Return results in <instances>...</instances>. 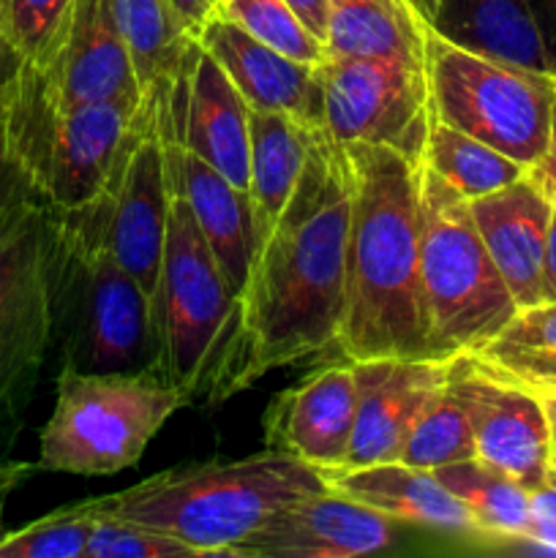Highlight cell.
<instances>
[{
	"instance_id": "6da1fadb",
	"label": "cell",
	"mask_w": 556,
	"mask_h": 558,
	"mask_svg": "<svg viewBox=\"0 0 556 558\" xmlns=\"http://www.w3.org/2000/svg\"><path fill=\"white\" fill-rule=\"evenodd\" d=\"M352 174L343 145L316 131L283 216L256 245L240 292V392L278 368L336 352L347 289Z\"/></svg>"
},
{
	"instance_id": "7a4b0ae2",
	"label": "cell",
	"mask_w": 556,
	"mask_h": 558,
	"mask_svg": "<svg viewBox=\"0 0 556 558\" xmlns=\"http://www.w3.org/2000/svg\"><path fill=\"white\" fill-rule=\"evenodd\" d=\"M352 174L336 357H431L420 289V169L382 145H343Z\"/></svg>"
},
{
	"instance_id": "3957f363",
	"label": "cell",
	"mask_w": 556,
	"mask_h": 558,
	"mask_svg": "<svg viewBox=\"0 0 556 558\" xmlns=\"http://www.w3.org/2000/svg\"><path fill=\"white\" fill-rule=\"evenodd\" d=\"M167 172V240H164L158 287L150 303L153 332H156V374L169 385L180 387L191 403H223L240 392L238 381L243 368L240 300L196 227L169 147Z\"/></svg>"
},
{
	"instance_id": "277c9868",
	"label": "cell",
	"mask_w": 556,
	"mask_h": 558,
	"mask_svg": "<svg viewBox=\"0 0 556 558\" xmlns=\"http://www.w3.org/2000/svg\"><path fill=\"white\" fill-rule=\"evenodd\" d=\"M322 472L265 447L232 461L164 469L118 494L90 499L96 510L180 539L196 556H223L289 501L325 490Z\"/></svg>"
},
{
	"instance_id": "5b68a950",
	"label": "cell",
	"mask_w": 556,
	"mask_h": 558,
	"mask_svg": "<svg viewBox=\"0 0 556 558\" xmlns=\"http://www.w3.org/2000/svg\"><path fill=\"white\" fill-rule=\"evenodd\" d=\"M52 341L76 374H156L150 298L107 245L82 238L52 207Z\"/></svg>"
},
{
	"instance_id": "8992f818",
	"label": "cell",
	"mask_w": 556,
	"mask_h": 558,
	"mask_svg": "<svg viewBox=\"0 0 556 558\" xmlns=\"http://www.w3.org/2000/svg\"><path fill=\"white\" fill-rule=\"evenodd\" d=\"M420 289L431 357L483 352L518 314L469 202L420 169Z\"/></svg>"
},
{
	"instance_id": "52a82bcc",
	"label": "cell",
	"mask_w": 556,
	"mask_h": 558,
	"mask_svg": "<svg viewBox=\"0 0 556 558\" xmlns=\"http://www.w3.org/2000/svg\"><path fill=\"white\" fill-rule=\"evenodd\" d=\"M191 398L158 374H76L60 368L55 409L38 436L41 472L112 477L136 466L147 445Z\"/></svg>"
},
{
	"instance_id": "ba28073f",
	"label": "cell",
	"mask_w": 556,
	"mask_h": 558,
	"mask_svg": "<svg viewBox=\"0 0 556 558\" xmlns=\"http://www.w3.org/2000/svg\"><path fill=\"white\" fill-rule=\"evenodd\" d=\"M140 104L136 96H118L58 109L31 63H22L20 74L0 93L11 145L44 199L58 210L87 205L104 189Z\"/></svg>"
},
{
	"instance_id": "9c48e42d",
	"label": "cell",
	"mask_w": 556,
	"mask_h": 558,
	"mask_svg": "<svg viewBox=\"0 0 556 558\" xmlns=\"http://www.w3.org/2000/svg\"><path fill=\"white\" fill-rule=\"evenodd\" d=\"M434 118L523 167H537L548 150L556 80L510 60L458 47L439 33L425 36Z\"/></svg>"
},
{
	"instance_id": "30bf717a",
	"label": "cell",
	"mask_w": 556,
	"mask_h": 558,
	"mask_svg": "<svg viewBox=\"0 0 556 558\" xmlns=\"http://www.w3.org/2000/svg\"><path fill=\"white\" fill-rule=\"evenodd\" d=\"M167 114L169 101L142 98L104 189L87 205L60 210L82 238L107 245L109 254L140 281L150 303L161 272L169 216Z\"/></svg>"
},
{
	"instance_id": "8fae6325",
	"label": "cell",
	"mask_w": 556,
	"mask_h": 558,
	"mask_svg": "<svg viewBox=\"0 0 556 558\" xmlns=\"http://www.w3.org/2000/svg\"><path fill=\"white\" fill-rule=\"evenodd\" d=\"M49 243V202H27L0 221V452L20 436L52 343Z\"/></svg>"
},
{
	"instance_id": "7c38bea8",
	"label": "cell",
	"mask_w": 556,
	"mask_h": 558,
	"mask_svg": "<svg viewBox=\"0 0 556 558\" xmlns=\"http://www.w3.org/2000/svg\"><path fill=\"white\" fill-rule=\"evenodd\" d=\"M322 131L338 145H382L423 163L434 107L425 69L390 58L319 63Z\"/></svg>"
},
{
	"instance_id": "4fadbf2b",
	"label": "cell",
	"mask_w": 556,
	"mask_h": 558,
	"mask_svg": "<svg viewBox=\"0 0 556 558\" xmlns=\"http://www.w3.org/2000/svg\"><path fill=\"white\" fill-rule=\"evenodd\" d=\"M447 381L467 412L474 458L510 474L523 488H545L554 439L543 398L478 352L452 354Z\"/></svg>"
},
{
	"instance_id": "5bb4252c",
	"label": "cell",
	"mask_w": 556,
	"mask_h": 558,
	"mask_svg": "<svg viewBox=\"0 0 556 558\" xmlns=\"http://www.w3.org/2000/svg\"><path fill=\"white\" fill-rule=\"evenodd\" d=\"M398 523L371 507L336 494L316 490L289 501L256 526L227 558H358L392 548Z\"/></svg>"
},
{
	"instance_id": "9a60e30c",
	"label": "cell",
	"mask_w": 556,
	"mask_h": 558,
	"mask_svg": "<svg viewBox=\"0 0 556 558\" xmlns=\"http://www.w3.org/2000/svg\"><path fill=\"white\" fill-rule=\"evenodd\" d=\"M354 365V436L347 466L398 461L409 430L445 387L450 357H371Z\"/></svg>"
},
{
	"instance_id": "2e32d148",
	"label": "cell",
	"mask_w": 556,
	"mask_h": 558,
	"mask_svg": "<svg viewBox=\"0 0 556 558\" xmlns=\"http://www.w3.org/2000/svg\"><path fill=\"white\" fill-rule=\"evenodd\" d=\"M265 447L316 472L347 466L354 436V365L336 357L278 392L262 417Z\"/></svg>"
},
{
	"instance_id": "e0dca14e",
	"label": "cell",
	"mask_w": 556,
	"mask_h": 558,
	"mask_svg": "<svg viewBox=\"0 0 556 558\" xmlns=\"http://www.w3.org/2000/svg\"><path fill=\"white\" fill-rule=\"evenodd\" d=\"M33 69L58 109L118 96L142 98L134 63L109 0H74L47 63Z\"/></svg>"
},
{
	"instance_id": "ac0fdd59",
	"label": "cell",
	"mask_w": 556,
	"mask_h": 558,
	"mask_svg": "<svg viewBox=\"0 0 556 558\" xmlns=\"http://www.w3.org/2000/svg\"><path fill=\"white\" fill-rule=\"evenodd\" d=\"M469 210L518 308L543 303V265L554 191L537 167L516 183L472 199Z\"/></svg>"
},
{
	"instance_id": "d6986e66",
	"label": "cell",
	"mask_w": 556,
	"mask_h": 558,
	"mask_svg": "<svg viewBox=\"0 0 556 558\" xmlns=\"http://www.w3.org/2000/svg\"><path fill=\"white\" fill-rule=\"evenodd\" d=\"M196 44L227 71L251 109L292 114L311 129H322L319 65L287 58L221 14L200 33Z\"/></svg>"
},
{
	"instance_id": "ffe728a7",
	"label": "cell",
	"mask_w": 556,
	"mask_h": 558,
	"mask_svg": "<svg viewBox=\"0 0 556 558\" xmlns=\"http://www.w3.org/2000/svg\"><path fill=\"white\" fill-rule=\"evenodd\" d=\"M178 134L185 150L218 169L229 183L249 191V104L200 44L191 52Z\"/></svg>"
},
{
	"instance_id": "44dd1931",
	"label": "cell",
	"mask_w": 556,
	"mask_h": 558,
	"mask_svg": "<svg viewBox=\"0 0 556 558\" xmlns=\"http://www.w3.org/2000/svg\"><path fill=\"white\" fill-rule=\"evenodd\" d=\"M178 120L180 107L169 104L167 147L174 158V167H178L180 185H183V194L189 199L207 248L213 251L223 278L240 298L256 251L249 191L229 183L218 169L185 150L178 134Z\"/></svg>"
},
{
	"instance_id": "7402d4cb",
	"label": "cell",
	"mask_w": 556,
	"mask_h": 558,
	"mask_svg": "<svg viewBox=\"0 0 556 558\" xmlns=\"http://www.w3.org/2000/svg\"><path fill=\"white\" fill-rule=\"evenodd\" d=\"M327 488L371 507L398 526L442 529L480 537L467 507L436 480L428 469L409 466L401 461L368 463V466L333 469L322 472Z\"/></svg>"
},
{
	"instance_id": "603a6c76",
	"label": "cell",
	"mask_w": 556,
	"mask_h": 558,
	"mask_svg": "<svg viewBox=\"0 0 556 558\" xmlns=\"http://www.w3.org/2000/svg\"><path fill=\"white\" fill-rule=\"evenodd\" d=\"M249 125V199L254 213L256 245H259L292 202L300 178L309 167L316 131L322 129H311L292 114L251 107Z\"/></svg>"
},
{
	"instance_id": "cb8c5ba5",
	"label": "cell",
	"mask_w": 556,
	"mask_h": 558,
	"mask_svg": "<svg viewBox=\"0 0 556 558\" xmlns=\"http://www.w3.org/2000/svg\"><path fill=\"white\" fill-rule=\"evenodd\" d=\"M129 47L142 98L169 101L189 71L194 38L183 31L169 0H109Z\"/></svg>"
},
{
	"instance_id": "d4e9b609",
	"label": "cell",
	"mask_w": 556,
	"mask_h": 558,
	"mask_svg": "<svg viewBox=\"0 0 556 558\" xmlns=\"http://www.w3.org/2000/svg\"><path fill=\"white\" fill-rule=\"evenodd\" d=\"M330 58H390L425 69L428 27L407 0H327Z\"/></svg>"
},
{
	"instance_id": "484cf974",
	"label": "cell",
	"mask_w": 556,
	"mask_h": 558,
	"mask_svg": "<svg viewBox=\"0 0 556 558\" xmlns=\"http://www.w3.org/2000/svg\"><path fill=\"white\" fill-rule=\"evenodd\" d=\"M431 31L458 47L548 74L529 0H442Z\"/></svg>"
},
{
	"instance_id": "4316f807",
	"label": "cell",
	"mask_w": 556,
	"mask_h": 558,
	"mask_svg": "<svg viewBox=\"0 0 556 558\" xmlns=\"http://www.w3.org/2000/svg\"><path fill=\"white\" fill-rule=\"evenodd\" d=\"M436 480L461 501L472 515L480 537L521 548L532 523V494L510 474L499 472L480 458L434 469Z\"/></svg>"
},
{
	"instance_id": "83f0119b",
	"label": "cell",
	"mask_w": 556,
	"mask_h": 558,
	"mask_svg": "<svg viewBox=\"0 0 556 558\" xmlns=\"http://www.w3.org/2000/svg\"><path fill=\"white\" fill-rule=\"evenodd\" d=\"M423 167L445 180L452 191L467 202L480 199L485 194L516 183L529 172V167L512 161L510 156L499 153L496 147L452 129L434 118L425 142Z\"/></svg>"
},
{
	"instance_id": "f1b7e54d",
	"label": "cell",
	"mask_w": 556,
	"mask_h": 558,
	"mask_svg": "<svg viewBox=\"0 0 556 558\" xmlns=\"http://www.w3.org/2000/svg\"><path fill=\"white\" fill-rule=\"evenodd\" d=\"M478 354L529 390H556V303L518 308L505 330Z\"/></svg>"
},
{
	"instance_id": "f546056e",
	"label": "cell",
	"mask_w": 556,
	"mask_h": 558,
	"mask_svg": "<svg viewBox=\"0 0 556 558\" xmlns=\"http://www.w3.org/2000/svg\"><path fill=\"white\" fill-rule=\"evenodd\" d=\"M467 458H474L472 428L450 381H445V387L431 398V403L409 430L398 461L434 472V469L467 461Z\"/></svg>"
},
{
	"instance_id": "4dcf8cb0",
	"label": "cell",
	"mask_w": 556,
	"mask_h": 558,
	"mask_svg": "<svg viewBox=\"0 0 556 558\" xmlns=\"http://www.w3.org/2000/svg\"><path fill=\"white\" fill-rule=\"evenodd\" d=\"M221 16L300 63L319 65L327 60V44L303 25L287 0H221Z\"/></svg>"
},
{
	"instance_id": "1f68e13d",
	"label": "cell",
	"mask_w": 556,
	"mask_h": 558,
	"mask_svg": "<svg viewBox=\"0 0 556 558\" xmlns=\"http://www.w3.org/2000/svg\"><path fill=\"white\" fill-rule=\"evenodd\" d=\"M90 526V501H74L0 534V558H85Z\"/></svg>"
},
{
	"instance_id": "d6a6232c",
	"label": "cell",
	"mask_w": 556,
	"mask_h": 558,
	"mask_svg": "<svg viewBox=\"0 0 556 558\" xmlns=\"http://www.w3.org/2000/svg\"><path fill=\"white\" fill-rule=\"evenodd\" d=\"M74 0H0V27L20 58L47 63Z\"/></svg>"
},
{
	"instance_id": "836d02e7",
	"label": "cell",
	"mask_w": 556,
	"mask_h": 558,
	"mask_svg": "<svg viewBox=\"0 0 556 558\" xmlns=\"http://www.w3.org/2000/svg\"><path fill=\"white\" fill-rule=\"evenodd\" d=\"M90 510L93 526L85 558H200L194 548L169 537V534L125 521V518L109 515L93 505Z\"/></svg>"
},
{
	"instance_id": "e575fe53",
	"label": "cell",
	"mask_w": 556,
	"mask_h": 558,
	"mask_svg": "<svg viewBox=\"0 0 556 558\" xmlns=\"http://www.w3.org/2000/svg\"><path fill=\"white\" fill-rule=\"evenodd\" d=\"M27 202H47L41 189L27 172L22 158L16 156L14 145H11L9 129H5L3 112H0V221L9 216L16 207L27 205Z\"/></svg>"
},
{
	"instance_id": "d590c367",
	"label": "cell",
	"mask_w": 556,
	"mask_h": 558,
	"mask_svg": "<svg viewBox=\"0 0 556 558\" xmlns=\"http://www.w3.org/2000/svg\"><path fill=\"white\" fill-rule=\"evenodd\" d=\"M521 548L537 550V554H556V488H545L532 494V523L527 529Z\"/></svg>"
},
{
	"instance_id": "8d00e7d4",
	"label": "cell",
	"mask_w": 556,
	"mask_h": 558,
	"mask_svg": "<svg viewBox=\"0 0 556 558\" xmlns=\"http://www.w3.org/2000/svg\"><path fill=\"white\" fill-rule=\"evenodd\" d=\"M174 16L180 20L183 31L191 38H200V33L221 14V0H169Z\"/></svg>"
},
{
	"instance_id": "74e56055",
	"label": "cell",
	"mask_w": 556,
	"mask_h": 558,
	"mask_svg": "<svg viewBox=\"0 0 556 558\" xmlns=\"http://www.w3.org/2000/svg\"><path fill=\"white\" fill-rule=\"evenodd\" d=\"M529 11L543 44L548 74L556 80V0H529Z\"/></svg>"
},
{
	"instance_id": "f35d334b",
	"label": "cell",
	"mask_w": 556,
	"mask_h": 558,
	"mask_svg": "<svg viewBox=\"0 0 556 558\" xmlns=\"http://www.w3.org/2000/svg\"><path fill=\"white\" fill-rule=\"evenodd\" d=\"M287 5L303 20V25L319 41L327 44V22H330V5H327V0H287Z\"/></svg>"
},
{
	"instance_id": "ab89813d",
	"label": "cell",
	"mask_w": 556,
	"mask_h": 558,
	"mask_svg": "<svg viewBox=\"0 0 556 558\" xmlns=\"http://www.w3.org/2000/svg\"><path fill=\"white\" fill-rule=\"evenodd\" d=\"M38 469H41L38 463L5 461V458H0V505H3L20 485H25Z\"/></svg>"
},
{
	"instance_id": "60d3db41",
	"label": "cell",
	"mask_w": 556,
	"mask_h": 558,
	"mask_svg": "<svg viewBox=\"0 0 556 558\" xmlns=\"http://www.w3.org/2000/svg\"><path fill=\"white\" fill-rule=\"evenodd\" d=\"M543 303H556V194H554V216L548 227V248H545L543 265Z\"/></svg>"
},
{
	"instance_id": "b9f144b4",
	"label": "cell",
	"mask_w": 556,
	"mask_h": 558,
	"mask_svg": "<svg viewBox=\"0 0 556 558\" xmlns=\"http://www.w3.org/2000/svg\"><path fill=\"white\" fill-rule=\"evenodd\" d=\"M22 63H25V60L20 58V52H16L14 47H11V41L5 38L3 27H0V93H3L5 87L11 85V80L20 74Z\"/></svg>"
},
{
	"instance_id": "7bdbcfd3",
	"label": "cell",
	"mask_w": 556,
	"mask_h": 558,
	"mask_svg": "<svg viewBox=\"0 0 556 558\" xmlns=\"http://www.w3.org/2000/svg\"><path fill=\"white\" fill-rule=\"evenodd\" d=\"M537 172L543 174L545 183H548L551 191H554V194H556V107H554V120H551L548 150H545L543 161L537 163Z\"/></svg>"
},
{
	"instance_id": "ee69618b",
	"label": "cell",
	"mask_w": 556,
	"mask_h": 558,
	"mask_svg": "<svg viewBox=\"0 0 556 558\" xmlns=\"http://www.w3.org/2000/svg\"><path fill=\"white\" fill-rule=\"evenodd\" d=\"M407 5L414 11V16H418V20L431 31L436 22V16H439L442 0H407Z\"/></svg>"
},
{
	"instance_id": "f6af8a7d",
	"label": "cell",
	"mask_w": 556,
	"mask_h": 558,
	"mask_svg": "<svg viewBox=\"0 0 556 558\" xmlns=\"http://www.w3.org/2000/svg\"><path fill=\"white\" fill-rule=\"evenodd\" d=\"M543 398L545 414H548V428H551V439H554V450H556V390L551 392H537Z\"/></svg>"
},
{
	"instance_id": "bcb514c9",
	"label": "cell",
	"mask_w": 556,
	"mask_h": 558,
	"mask_svg": "<svg viewBox=\"0 0 556 558\" xmlns=\"http://www.w3.org/2000/svg\"><path fill=\"white\" fill-rule=\"evenodd\" d=\"M548 485H554V488H556V450H554V458H551V472H548Z\"/></svg>"
}]
</instances>
